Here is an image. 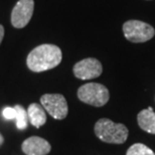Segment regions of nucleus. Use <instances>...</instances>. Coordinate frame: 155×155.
I'll return each instance as SVG.
<instances>
[{"label": "nucleus", "mask_w": 155, "mask_h": 155, "mask_svg": "<svg viewBox=\"0 0 155 155\" xmlns=\"http://www.w3.org/2000/svg\"><path fill=\"white\" fill-rule=\"evenodd\" d=\"M3 36H4V27L0 24V43H1V41H2Z\"/></svg>", "instance_id": "4468645a"}, {"label": "nucleus", "mask_w": 155, "mask_h": 155, "mask_svg": "<svg viewBox=\"0 0 155 155\" xmlns=\"http://www.w3.org/2000/svg\"><path fill=\"white\" fill-rule=\"evenodd\" d=\"M16 111V127L19 130H24L27 127V122H28V116H27V111L24 110L23 107L20 105H16L14 107Z\"/></svg>", "instance_id": "9b49d317"}, {"label": "nucleus", "mask_w": 155, "mask_h": 155, "mask_svg": "<svg viewBox=\"0 0 155 155\" xmlns=\"http://www.w3.org/2000/svg\"><path fill=\"white\" fill-rule=\"evenodd\" d=\"M40 103L46 112L57 120H63L68 116L69 108L66 98L61 94H45L40 98Z\"/></svg>", "instance_id": "39448f33"}, {"label": "nucleus", "mask_w": 155, "mask_h": 155, "mask_svg": "<svg viewBox=\"0 0 155 155\" xmlns=\"http://www.w3.org/2000/svg\"><path fill=\"white\" fill-rule=\"evenodd\" d=\"M27 116H28V119L30 123H31V125L35 126V128H40L46 122L45 110L43 109L42 106H40V105L36 103H32L28 106Z\"/></svg>", "instance_id": "9d476101"}, {"label": "nucleus", "mask_w": 155, "mask_h": 155, "mask_svg": "<svg viewBox=\"0 0 155 155\" xmlns=\"http://www.w3.org/2000/svg\"><path fill=\"white\" fill-rule=\"evenodd\" d=\"M33 0H19L11 12V23L16 28L26 26L33 14Z\"/></svg>", "instance_id": "0eeeda50"}, {"label": "nucleus", "mask_w": 155, "mask_h": 155, "mask_svg": "<svg viewBox=\"0 0 155 155\" xmlns=\"http://www.w3.org/2000/svg\"><path fill=\"white\" fill-rule=\"evenodd\" d=\"M2 115L6 120H12L16 118V111H15L14 108L6 107L2 111Z\"/></svg>", "instance_id": "ddd939ff"}, {"label": "nucleus", "mask_w": 155, "mask_h": 155, "mask_svg": "<svg viewBox=\"0 0 155 155\" xmlns=\"http://www.w3.org/2000/svg\"><path fill=\"white\" fill-rule=\"evenodd\" d=\"M123 31L125 38L131 42H145L150 40L155 35L151 25L140 20H128L124 23Z\"/></svg>", "instance_id": "20e7f679"}, {"label": "nucleus", "mask_w": 155, "mask_h": 155, "mask_svg": "<svg viewBox=\"0 0 155 155\" xmlns=\"http://www.w3.org/2000/svg\"><path fill=\"white\" fill-rule=\"evenodd\" d=\"M21 148L26 155H46L51 152V146L45 139L31 136L23 141Z\"/></svg>", "instance_id": "6e6552de"}, {"label": "nucleus", "mask_w": 155, "mask_h": 155, "mask_svg": "<svg viewBox=\"0 0 155 155\" xmlns=\"http://www.w3.org/2000/svg\"><path fill=\"white\" fill-rule=\"evenodd\" d=\"M102 72V64L94 58H84L74 66V75L81 80L96 79L101 76Z\"/></svg>", "instance_id": "423d86ee"}, {"label": "nucleus", "mask_w": 155, "mask_h": 155, "mask_svg": "<svg viewBox=\"0 0 155 155\" xmlns=\"http://www.w3.org/2000/svg\"><path fill=\"white\" fill-rule=\"evenodd\" d=\"M63 54L58 46L54 45H41L29 52L26 64L30 71L41 73L51 70L61 64Z\"/></svg>", "instance_id": "f257e3e1"}, {"label": "nucleus", "mask_w": 155, "mask_h": 155, "mask_svg": "<svg viewBox=\"0 0 155 155\" xmlns=\"http://www.w3.org/2000/svg\"><path fill=\"white\" fill-rule=\"evenodd\" d=\"M78 98L84 103L95 107H102L109 101V91L98 83H88L78 90Z\"/></svg>", "instance_id": "7ed1b4c3"}, {"label": "nucleus", "mask_w": 155, "mask_h": 155, "mask_svg": "<svg viewBox=\"0 0 155 155\" xmlns=\"http://www.w3.org/2000/svg\"><path fill=\"white\" fill-rule=\"evenodd\" d=\"M95 134L100 140L106 143L123 144L128 138L129 132L123 124L103 118L95 124Z\"/></svg>", "instance_id": "f03ea898"}, {"label": "nucleus", "mask_w": 155, "mask_h": 155, "mask_svg": "<svg viewBox=\"0 0 155 155\" xmlns=\"http://www.w3.org/2000/svg\"><path fill=\"white\" fill-rule=\"evenodd\" d=\"M137 121L139 127L151 134H155V113L152 111V108L142 110L138 113Z\"/></svg>", "instance_id": "1a4fd4ad"}, {"label": "nucleus", "mask_w": 155, "mask_h": 155, "mask_svg": "<svg viewBox=\"0 0 155 155\" xmlns=\"http://www.w3.org/2000/svg\"><path fill=\"white\" fill-rule=\"evenodd\" d=\"M3 141H4V139H3V136L1 135V133H0V145L3 143Z\"/></svg>", "instance_id": "2eb2a0df"}, {"label": "nucleus", "mask_w": 155, "mask_h": 155, "mask_svg": "<svg viewBox=\"0 0 155 155\" xmlns=\"http://www.w3.org/2000/svg\"><path fill=\"white\" fill-rule=\"evenodd\" d=\"M126 155H155L154 151L142 143L133 144L127 150Z\"/></svg>", "instance_id": "f8f14e48"}]
</instances>
